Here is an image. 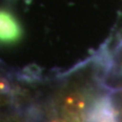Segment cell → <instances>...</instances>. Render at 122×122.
Wrapping results in <instances>:
<instances>
[{
    "label": "cell",
    "instance_id": "obj_1",
    "mask_svg": "<svg viewBox=\"0 0 122 122\" xmlns=\"http://www.w3.org/2000/svg\"><path fill=\"white\" fill-rule=\"evenodd\" d=\"M89 87L70 85L61 89L55 96L50 111L67 122H86L95 101Z\"/></svg>",
    "mask_w": 122,
    "mask_h": 122
},
{
    "label": "cell",
    "instance_id": "obj_2",
    "mask_svg": "<svg viewBox=\"0 0 122 122\" xmlns=\"http://www.w3.org/2000/svg\"><path fill=\"white\" fill-rule=\"evenodd\" d=\"M22 36L20 20L9 10L0 8V45L11 46L18 43Z\"/></svg>",
    "mask_w": 122,
    "mask_h": 122
},
{
    "label": "cell",
    "instance_id": "obj_3",
    "mask_svg": "<svg viewBox=\"0 0 122 122\" xmlns=\"http://www.w3.org/2000/svg\"><path fill=\"white\" fill-rule=\"evenodd\" d=\"M18 115H4V117H0V122H28L20 117H17Z\"/></svg>",
    "mask_w": 122,
    "mask_h": 122
},
{
    "label": "cell",
    "instance_id": "obj_4",
    "mask_svg": "<svg viewBox=\"0 0 122 122\" xmlns=\"http://www.w3.org/2000/svg\"><path fill=\"white\" fill-rule=\"evenodd\" d=\"M114 99V98H113ZM115 102V105L117 107V110H118V113H119V117H120V120L122 122V91L119 92L116 97V100H114Z\"/></svg>",
    "mask_w": 122,
    "mask_h": 122
},
{
    "label": "cell",
    "instance_id": "obj_5",
    "mask_svg": "<svg viewBox=\"0 0 122 122\" xmlns=\"http://www.w3.org/2000/svg\"><path fill=\"white\" fill-rule=\"evenodd\" d=\"M46 122H67L66 120H64L63 118H61L60 116H58L57 114L53 113L50 111V114H49L48 116V119Z\"/></svg>",
    "mask_w": 122,
    "mask_h": 122
}]
</instances>
